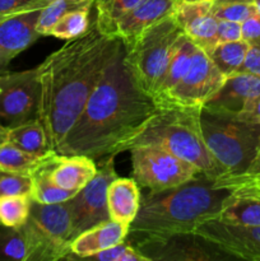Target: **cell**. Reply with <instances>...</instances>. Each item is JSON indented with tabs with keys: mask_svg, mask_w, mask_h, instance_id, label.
Returning <instances> with one entry per match:
<instances>
[{
	"mask_svg": "<svg viewBox=\"0 0 260 261\" xmlns=\"http://www.w3.org/2000/svg\"><path fill=\"white\" fill-rule=\"evenodd\" d=\"M8 138H9V129H8V127H5L4 125L0 122V145H3L4 143H7Z\"/></svg>",
	"mask_w": 260,
	"mask_h": 261,
	"instance_id": "41",
	"label": "cell"
},
{
	"mask_svg": "<svg viewBox=\"0 0 260 261\" xmlns=\"http://www.w3.org/2000/svg\"><path fill=\"white\" fill-rule=\"evenodd\" d=\"M32 176L0 171V196H31Z\"/></svg>",
	"mask_w": 260,
	"mask_h": 261,
	"instance_id": "32",
	"label": "cell"
},
{
	"mask_svg": "<svg viewBox=\"0 0 260 261\" xmlns=\"http://www.w3.org/2000/svg\"><path fill=\"white\" fill-rule=\"evenodd\" d=\"M214 3H228V2H250L251 3L252 0H213Z\"/></svg>",
	"mask_w": 260,
	"mask_h": 261,
	"instance_id": "44",
	"label": "cell"
},
{
	"mask_svg": "<svg viewBox=\"0 0 260 261\" xmlns=\"http://www.w3.org/2000/svg\"><path fill=\"white\" fill-rule=\"evenodd\" d=\"M239 73H249L252 75L260 76V43L259 45H249L246 56H245V60Z\"/></svg>",
	"mask_w": 260,
	"mask_h": 261,
	"instance_id": "37",
	"label": "cell"
},
{
	"mask_svg": "<svg viewBox=\"0 0 260 261\" xmlns=\"http://www.w3.org/2000/svg\"><path fill=\"white\" fill-rule=\"evenodd\" d=\"M242 40L249 45H259L260 43V15L254 13L251 17L241 23Z\"/></svg>",
	"mask_w": 260,
	"mask_h": 261,
	"instance_id": "36",
	"label": "cell"
},
{
	"mask_svg": "<svg viewBox=\"0 0 260 261\" xmlns=\"http://www.w3.org/2000/svg\"><path fill=\"white\" fill-rule=\"evenodd\" d=\"M194 232L232 259L260 261V226H237L213 218L199 224Z\"/></svg>",
	"mask_w": 260,
	"mask_h": 261,
	"instance_id": "13",
	"label": "cell"
},
{
	"mask_svg": "<svg viewBox=\"0 0 260 261\" xmlns=\"http://www.w3.org/2000/svg\"><path fill=\"white\" fill-rule=\"evenodd\" d=\"M252 5H254L255 8V12L257 13V14L260 15V0H252Z\"/></svg>",
	"mask_w": 260,
	"mask_h": 261,
	"instance_id": "43",
	"label": "cell"
},
{
	"mask_svg": "<svg viewBox=\"0 0 260 261\" xmlns=\"http://www.w3.org/2000/svg\"><path fill=\"white\" fill-rule=\"evenodd\" d=\"M129 244L126 242H121L119 245H115V246L109 247L106 250H102V251L97 252V254L91 255V256L87 257V260H96V261H119L120 257L122 256L125 251H126Z\"/></svg>",
	"mask_w": 260,
	"mask_h": 261,
	"instance_id": "38",
	"label": "cell"
},
{
	"mask_svg": "<svg viewBox=\"0 0 260 261\" xmlns=\"http://www.w3.org/2000/svg\"><path fill=\"white\" fill-rule=\"evenodd\" d=\"M89 10L91 8L71 10L64 14L51 30L50 36L60 40H73L87 32L89 28Z\"/></svg>",
	"mask_w": 260,
	"mask_h": 261,
	"instance_id": "29",
	"label": "cell"
},
{
	"mask_svg": "<svg viewBox=\"0 0 260 261\" xmlns=\"http://www.w3.org/2000/svg\"><path fill=\"white\" fill-rule=\"evenodd\" d=\"M217 219L237 226H260V198L231 194Z\"/></svg>",
	"mask_w": 260,
	"mask_h": 261,
	"instance_id": "23",
	"label": "cell"
},
{
	"mask_svg": "<svg viewBox=\"0 0 260 261\" xmlns=\"http://www.w3.org/2000/svg\"><path fill=\"white\" fill-rule=\"evenodd\" d=\"M98 166L84 154L54 155L50 163L51 178L60 188L78 193L96 176Z\"/></svg>",
	"mask_w": 260,
	"mask_h": 261,
	"instance_id": "19",
	"label": "cell"
},
{
	"mask_svg": "<svg viewBox=\"0 0 260 261\" xmlns=\"http://www.w3.org/2000/svg\"><path fill=\"white\" fill-rule=\"evenodd\" d=\"M37 69L0 73V122L8 129L38 119Z\"/></svg>",
	"mask_w": 260,
	"mask_h": 261,
	"instance_id": "10",
	"label": "cell"
},
{
	"mask_svg": "<svg viewBox=\"0 0 260 261\" xmlns=\"http://www.w3.org/2000/svg\"><path fill=\"white\" fill-rule=\"evenodd\" d=\"M249 43L244 40L232 41V42L217 43L216 47L211 51L209 58L213 61L218 70L226 78L239 73L242 63L246 56Z\"/></svg>",
	"mask_w": 260,
	"mask_h": 261,
	"instance_id": "27",
	"label": "cell"
},
{
	"mask_svg": "<svg viewBox=\"0 0 260 261\" xmlns=\"http://www.w3.org/2000/svg\"><path fill=\"white\" fill-rule=\"evenodd\" d=\"M178 2L180 0H142L120 19L116 37L121 40L125 47H129L150 25L172 14Z\"/></svg>",
	"mask_w": 260,
	"mask_h": 261,
	"instance_id": "16",
	"label": "cell"
},
{
	"mask_svg": "<svg viewBox=\"0 0 260 261\" xmlns=\"http://www.w3.org/2000/svg\"><path fill=\"white\" fill-rule=\"evenodd\" d=\"M185 40L172 13L145 30L132 46H124V65L143 92L154 96L161 76Z\"/></svg>",
	"mask_w": 260,
	"mask_h": 261,
	"instance_id": "6",
	"label": "cell"
},
{
	"mask_svg": "<svg viewBox=\"0 0 260 261\" xmlns=\"http://www.w3.org/2000/svg\"><path fill=\"white\" fill-rule=\"evenodd\" d=\"M8 17H9V15H8ZM5 18H7V17H0V22H2L3 19H5Z\"/></svg>",
	"mask_w": 260,
	"mask_h": 261,
	"instance_id": "46",
	"label": "cell"
},
{
	"mask_svg": "<svg viewBox=\"0 0 260 261\" xmlns=\"http://www.w3.org/2000/svg\"><path fill=\"white\" fill-rule=\"evenodd\" d=\"M142 0H94L97 27L102 33L116 37V28L120 19L137 7Z\"/></svg>",
	"mask_w": 260,
	"mask_h": 261,
	"instance_id": "25",
	"label": "cell"
},
{
	"mask_svg": "<svg viewBox=\"0 0 260 261\" xmlns=\"http://www.w3.org/2000/svg\"><path fill=\"white\" fill-rule=\"evenodd\" d=\"M213 12L217 19L232 20V22L242 23L247 18L251 17L255 12L252 3L250 2H228V3H214Z\"/></svg>",
	"mask_w": 260,
	"mask_h": 261,
	"instance_id": "33",
	"label": "cell"
},
{
	"mask_svg": "<svg viewBox=\"0 0 260 261\" xmlns=\"http://www.w3.org/2000/svg\"><path fill=\"white\" fill-rule=\"evenodd\" d=\"M260 96V76L236 73L228 76L218 92L204 106L237 115L245 105Z\"/></svg>",
	"mask_w": 260,
	"mask_h": 261,
	"instance_id": "18",
	"label": "cell"
},
{
	"mask_svg": "<svg viewBox=\"0 0 260 261\" xmlns=\"http://www.w3.org/2000/svg\"><path fill=\"white\" fill-rule=\"evenodd\" d=\"M240 120L251 124H260V96L245 105L244 109L236 115Z\"/></svg>",
	"mask_w": 260,
	"mask_h": 261,
	"instance_id": "39",
	"label": "cell"
},
{
	"mask_svg": "<svg viewBox=\"0 0 260 261\" xmlns=\"http://www.w3.org/2000/svg\"><path fill=\"white\" fill-rule=\"evenodd\" d=\"M222 178H228V180H251V178L260 177V147L257 149L256 155L251 161L249 167L246 168L244 173L240 175H222L219 176Z\"/></svg>",
	"mask_w": 260,
	"mask_h": 261,
	"instance_id": "40",
	"label": "cell"
},
{
	"mask_svg": "<svg viewBox=\"0 0 260 261\" xmlns=\"http://www.w3.org/2000/svg\"><path fill=\"white\" fill-rule=\"evenodd\" d=\"M203 107H160L157 114L137 135L126 150L133 147L162 148L176 157L195 166L204 176L217 178L223 175L204 140L200 124Z\"/></svg>",
	"mask_w": 260,
	"mask_h": 261,
	"instance_id": "4",
	"label": "cell"
},
{
	"mask_svg": "<svg viewBox=\"0 0 260 261\" xmlns=\"http://www.w3.org/2000/svg\"><path fill=\"white\" fill-rule=\"evenodd\" d=\"M25 246V261L65 260L74 240L69 200L42 204L31 199V211L20 227Z\"/></svg>",
	"mask_w": 260,
	"mask_h": 261,
	"instance_id": "7",
	"label": "cell"
},
{
	"mask_svg": "<svg viewBox=\"0 0 260 261\" xmlns=\"http://www.w3.org/2000/svg\"><path fill=\"white\" fill-rule=\"evenodd\" d=\"M55 153L51 150L46 154H35L7 142L0 145V171L32 176Z\"/></svg>",
	"mask_w": 260,
	"mask_h": 261,
	"instance_id": "22",
	"label": "cell"
},
{
	"mask_svg": "<svg viewBox=\"0 0 260 261\" xmlns=\"http://www.w3.org/2000/svg\"><path fill=\"white\" fill-rule=\"evenodd\" d=\"M121 43L119 37L102 33L93 20L86 33L66 41L36 68L38 120L45 129L48 149L58 152Z\"/></svg>",
	"mask_w": 260,
	"mask_h": 261,
	"instance_id": "1",
	"label": "cell"
},
{
	"mask_svg": "<svg viewBox=\"0 0 260 261\" xmlns=\"http://www.w3.org/2000/svg\"><path fill=\"white\" fill-rule=\"evenodd\" d=\"M133 178L149 191H161L176 188L184 182L203 175L191 163L176 157L172 153L152 145L133 147Z\"/></svg>",
	"mask_w": 260,
	"mask_h": 261,
	"instance_id": "8",
	"label": "cell"
},
{
	"mask_svg": "<svg viewBox=\"0 0 260 261\" xmlns=\"http://www.w3.org/2000/svg\"><path fill=\"white\" fill-rule=\"evenodd\" d=\"M196 48H198V46L186 36V40L184 41L183 45L178 47L175 55L172 56L165 73L161 76V81L158 83L157 89H155L154 96H153L155 103L158 105L160 102H162L167 97V94L172 91L173 87L185 76L189 68H190L191 60H193Z\"/></svg>",
	"mask_w": 260,
	"mask_h": 261,
	"instance_id": "21",
	"label": "cell"
},
{
	"mask_svg": "<svg viewBox=\"0 0 260 261\" xmlns=\"http://www.w3.org/2000/svg\"><path fill=\"white\" fill-rule=\"evenodd\" d=\"M184 2H199V0H184Z\"/></svg>",
	"mask_w": 260,
	"mask_h": 261,
	"instance_id": "45",
	"label": "cell"
},
{
	"mask_svg": "<svg viewBox=\"0 0 260 261\" xmlns=\"http://www.w3.org/2000/svg\"><path fill=\"white\" fill-rule=\"evenodd\" d=\"M47 2H48V3H50V2H54V0H47Z\"/></svg>",
	"mask_w": 260,
	"mask_h": 261,
	"instance_id": "47",
	"label": "cell"
},
{
	"mask_svg": "<svg viewBox=\"0 0 260 261\" xmlns=\"http://www.w3.org/2000/svg\"><path fill=\"white\" fill-rule=\"evenodd\" d=\"M56 154V153H55ZM54 154V155H55ZM53 157L42 166L38 168L32 175V193H31V199L37 203L42 204H56L63 203V201L69 200L73 198L76 193L70 190L60 188L55 181L51 178L50 175V163Z\"/></svg>",
	"mask_w": 260,
	"mask_h": 261,
	"instance_id": "24",
	"label": "cell"
},
{
	"mask_svg": "<svg viewBox=\"0 0 260 261\" xmlns=\"http://www.w3.org/2000/svg\"><path fill=\"white\" fill-rule=\"evenodd\" d=\"M124 51L121 43L58 154L115 157L126 152L129 143L158 112L154 98L137 86L124 65Z\"/></svg>",
	"mask_w": 260,
	"mask_h": 261,
	"instance_id": "2",
	"label": "cell"
},
{
	"mask_svg": "<svg viewBox=\"0 0 260 261\" xmlns=\"http://www.w3.org/2000/svg\"><path fill=\"white\" fill-rule=\"evenodd\" d=\"M129 224L109 219L79 233L71 242V252L65 260L87 259L91 255L119 245L129 234Z\"/></svg>",
	"mask_w": 260,
	"mask_h": 261,
	"instance_id": "17",
	"label": "cell"
},
{
	"mask_svg": "<svg viewBox=\"0 0 260 261\" xmlns=\"http://www.w3.org/2000/svg\"><path fill=\"white\" fill-rule=\"evenodd\" d=\"M31 211V196H0V224L20 228Z\"/></svg>",
	"mask_w": 260,
	"mask_h": 261,
	"instance_id": "30",
	"label": "cell"
},
{
	"mask_svg": "<svg viewBox=\"0 0 260 261\" xmlns=\"http://www.w3.org/2000/svg\"><path fill=\"white\" fill-rule=\"evenodd\" d=\"M226 79L211 58L198 47L188 73L158 106L203 107L221 89Z\"/></svg>",
	"mask_w": 260,
	"mask_h": 261,
	"instance_id": "12",
	"label": "cell"
},
{
	"mask_svg": "<svg viewBox=\"0 0 260 261\" xmlns=\"http://www.w3.org/2000/svg\"><path fill=\"white\" fill-rule=\"evenodd\" d=\"M200 124L206 147L223 175L244 173L260 147V124L205 106L201 109Z\"/></svg>",
	"mask_w": 260,
	"mask_h": 261,
	"instance_id": "5",
	"label": "cell"
},
{
	"mask_svg": "<svg viewBox=\"0 0 260 261\" xmlns=\"http://www.w3.org/2000/svg\"><path fill=\"white\" fill-rule=\"evenodd\" d=\"M217 40L221 42H232L242 40L241 23L232 20H219L217 25Z\"/></svg>",
	"mask_w": 260,
	"mask_h": 261,
	"instance_id": "35",
	"label": "cell"
},
{
	"mask_svg": "<svg viewBox=\"0 0 260 261\" xmlns=\"http://www.w3.org/2000/svg\"><path fill=\"white\" fill-rule=\"evenodd\" d=\"M94 0H54L42 8L38 17L37 28L41 36H50L55 23L66 13L82 8H92Z\"/></svg>",
	"mask_w": 260,
	"mask_h": 261,
	"instance_id": "28",
	"label": "cell"
},
{
	"mask_svg": "<svg viewBox=\"0 0 260 261\" xmlns=\"http://www.w3.org/2000/svg\"><path fill=\"white\" fill-rule=\"evenodd\" d=\"M114 158V155H110L107 160L102 161L96 176L73 198L69 199L74 239L91 227L110 219L107 189L112 180L117 177Z\"/></svg>",
	"mask_w": 260,
	"mask_h": 261,
	"instance_id": "11",
	"label": "cell"
},
{
	"mask_svg": "<svg viewBox=\"0 0 260 261\" xmlns=\"http://www.w3.org/2000/svg\"><path fill=\"white\" fill-rule=\"evenodd\" d=\"M133 246L149 261H221L232 259L195 232L142 236Z\"/></svg>",
	"mask_w": 260,
	"mask_h": 261,
	"instance_id": "9",
	"label": "cell"
},
{
	"mask_svg": "<svg viewBox=\"0 0 260 261\" xmlns=\"http://www.w3.org/2000/svg\"><path fill=\"white\" fill-rule=\"evenodd\" d=\"M176 20L190 38L206 55L216 47L218 19L213 12V0L177 3L173 12Z\"/></svg>",
	"mask_w": 260,
	"mask_h": 261,
	"instance_id": "14",
	"label": "cell"
},
{
	"mask_svg": "<svg viewBox=\"0 0 260 261\" xmlns=\"http://www.w3.org/2000/svg\"><path fill=\"white\" fill-rule=\"evenodd\" d=\"M8 142L25 152L35 153V154H46L51 152L47 147L45 129L38 119L9 129Z\"/></svg>",
	"mask_w": 260,
	"mask_h": 261,
	"instance_id": "26",
	"label": "cell"
},
{
	"mask_svg": "<svg viewBox=\"0 0 260 261\" xmlns=\"http://www.w3.org/2000/svg\"><path fill=\"white\" fill-rule=\"evenodd\" d=\"M235 195H251L257 196L260 198V189H250V190H241V191H235Z\"/></svg>",
	"mask_w": 260,
	"mask_h": 261,
	"instance_id": "42",
	"label": "cell"
},
{
	"mask_svg": "<svg viewBox=\"0 0 260 261\" xmlns=\"http://www.w3.org/2000/svg\"><path fill=\"white\" fill-rule=\"evenodd\" d=\"M47 4V0H0V17H8L27 10L42 9Z\"/></svg>",
	"mask_w": 260,
	"mask_h": 261,
	"instance_id": "34",
	"label": "cell"
},
{
	"mask_svg": "<svg viewBox=\"0 0 260 261\" xmlns=\"http://www.w3.org/2000/svg\"><path fill=\"white\" fill-rule=\"evenodd\" d=\"M216 178L200 175L176 188L149 191L140 196L137 217L129 233L138 236L189 233L199 224L217 218L231 198V191L217 188Z\"/></svg>",
	"mask_w": 260,
	"mask_h": 261,
	"instance_id": "3",
	"label": "cell"
},
{
	"mask_svg": "<svg viewBox=\"0 0 260 261\" xmlns=\"http://www.w3.org/2000/svg\"><path fill=\"white\" fill-rule=\"evenodd\" d=\"M27 246L19 228L0 224V261H25Z\"/></svg>",
	"mask_w": 260,
	"mask_h": 261,
	"instance_id": "31",
	"label": "cell"
},
{
	"mask_svg": "<svg viewBox=\"0 0 260 261\" xmlns=\"http://www.w3.org/2000/svg\"><path fill=\"white\" fill-rule=\"evenodd\" d=\"M40 12L35 9L17 13L0 22V73L18 54L42 37L36 28Z\"/></svg>",
	"mask_w": 260,
	"mask_h": 261,
	"instance_id": "15",
	"label": "cell"
},
{
	"mask_svg": "<svg viewBox=\"0 0 260 261\" xmlns=\"http://www.w3.org/2000/svg\"><path fill=\"white\" fill-rule=\"evenodd\" d=\"M140 196L139 185L134 178L117 176L107 189V209L110 219L130 226L139 211Z\"/></svg>",
	"mask_w": 260,
	"mask_h": 261,
	"instance_id": "20",
	"label": "cell"
}]
</instances>
